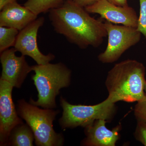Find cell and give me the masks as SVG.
I'll use <instances>...</instances> for the list:
<instances>
[{
	"label": "cell",
	"mask_w": 146,
	"mask_h": 146,
	"mask_svg": "<svg viewBox=\"0 0 146 146\" xmlns=\"http://www.w3.org/2000/svg\"><path fill=\"white\" fill-rule=\"evenodd\" d=\"M19 0H0V10H1L7 5L17 2Z\"/></svg>",
	"instance_id": "cell-21"
},
{
	"label": "cell",
	"mask_w": 146,
	"mask_h": 146,
	"mask_svg": "<svg viewBox=\"0 0 146 146\" xmlns=\"http://www.w3.org/2000/svg\"><path fill=\"white\" fill-rule=\"evenodd\" d=\"M145 96H146V82L145 84Z\"/></svg>",
	"instance_id": "cell-22"
},
{
	"label": "cell",
	"mask_w": 146,
	"mask_h": 146,
	"mask_svg": "<svg viewBox=\"0 0 146 146\" xmlns=\"http://www.w3.org/2000/svg\"><path fill=\"white\" fill-rule=\"evenodd\" d=\"M134 115L137 121L146 122V96L137 102L134 109Z\"/></svg>",
	"instance_id": "cell-17"
},
{
	"label": "cell",
	"mask_w": 146,
	"mask_h": 146,
	"mask_svg": "<svg viewBox=\"0 0 146 146\" xmlns=\"http://www.w3.org/2000/svg\"><path fill=\"white\" fill-rule=\"evenodd\" d=\"M45 21L43 16L39 17L20 31L13 46L16 52L31 58L38 65L48 64L55 58L52 53L44 54L38 47L37 35L39 28L43 26Z\"/></svg>",
	"instance_id": "cell-7"
},
{
	"label": "cell",
	"mask_w": 146,
	"mask_h": 146,
	"mask_svg": "<svg viewBox=\"0 0 146 146\" xmlns=\"http://www.w3.org/2000/svg\"><path fill=\"white\" fill-rule=\"evenodd\" d=\"M19 31L14 28L0 27V52L14 46Z\"/></svg>",
	"instance_id": "cell-15"
},
{
	"label": "cell",
	"mask_w": 146,
	"mask_h": 146,
	"mask_svg": "<svg viewBox=\"0 0 146 146\" xmlns=\"http://www.w3.org/2000/svg\"><path fill=\"white\" fill-rule=\"evenodd\" d=\"M112 4L119 6L124 7L128 6L127 0H106Z\"/></svg>",
	"instance_id": "cell-20"
},
{
	"label": "cell",
	"mask_w": 146,
	"mask_h": 146,
	"mask_svg": "<svg viewBox=\"0 0 146 146\" xmlns=\"http://www.w3.org/2000/svg\"><path fill=\"white\" fill-rule=\"evenodd\" d=\"M140 15L138 17L137 30L146 39V0H139Z\"/></svg>",
	"instance_id": "cell-16"
},
{
	"label": "cell",
	"mask_w": 146,
	"mask_h": 146,
	"mask_svg": "<svg viewBox=\"0 0 146 146\" xmlns=\"http://www.w3.org/2000/svg\"><path fill=\"white\" fill-rule=\"evenodd\" d=\"M13 87L5 80L0 79V146L7 145L9 137L14 127L23 123L13 103Z\"/></svg>",
	"instance_id": "cell-8"
},
{
	"label": "cell",
	"mask_w": 146,
	"mask_h": 146,
	"mask_svg": "<svg viewBox=\"0 0 146 146\" xmlns=\"http://www.w3.org/2000/svg\"><path fill=\"white\" fill-rule=\"evenodd\" d=\"M115 104L108 97L103 102L95 105H73L61 96L60 104L63 112L58 120L59 125L64 129L79 126L85 128L98 119L109 121L116 114L117 108Z\"/></svg>",
	"instance_id": "cell-5"
},
{
	"label": "cell",
	"mask_w": 146,
	"mask_h": 146,
	"mask_svg": "<svg viewBox=\"0 0 146 146\" xmlns=\"http://www.w3.org/2000/svg\"><path fill=\"white\" fill-rule=\"evenodd\" d=\"M66 0H27L24 5L37 15L46 13L63 4Z\"/></svg>",
	"instance_id": "cell-14"
},
{
	"label": "cell",
	"mask_w": 146,
	"mask_h": 146,
	"mask_svg": "<svg viewBox=\"0 0 146 146\" xmlns=\"http://www.w3.org/2000/svg\"><path fill=\"white\" fill-rule=\"evenodd\" d=\"M38 18V16L17 2L5 6L0 12V27L22 30Z\"/></svg>",
	"instance_id": "cell-12"
},
{
	"label": "cell",
	"mask_w": 146,
	"mask_h": 146,
	"mask_svg": "<svg viewBox=\"0 0 146 146\" xmlns=\"http://www.w3.org/2000/svg\"><path fill=\"white\" fill-rule=\"evenodd\" d=\"M48 16L56 32L80 48L99 46L107 36L104 23L91 17L72 0L50 10Z\"/></svg>",
	"instance_id": "cell-1"
},
{
	"label": "cell",
	"mask_w": 146,
	"mask_h": 146,
	"mask_svg": "<svg viewBox=\"0 0 146 146\" xmlns=\"http://www.w3.org/2000/svg\"><path fill=\"white\" fill-rule=\"evenodd\" d=\"M35 74L32 79L38 92L37 100L31 98L32 104L46 109L56 108V98L60 89L71 83L72 71L64 63H48L32 66Z\"/></svg>",
	"instance_id": "cell-3"
},
{
	"label": "cell",
	"mask_w": 146,
	"mask_h": 146,
	"mask_svg": "<svg viewBox=\"0 0 146 146\" xmlns=\"http://www.w3.org/2000/svg\"><path fill=\"white\" fill-rule=\"evenodd\" d=\"M18 115L31 129L37 146H61L64 145V136L56 132L53 122L59 113V110L40 108L25 100L17 102Z\"/></svg>",
	"instance_id": "cell-4"
},
{
	"label": "cell",
	"mask_w": 146,
	"mask_h": 146,
	"mask_svg": "<svg viewBox=\"0 0 146 146\" xmlns=\"http://www.w3.org/2000/svg\"><path fill=\"white\" fill-rule=\"evenodd\" d=\"M89 13H96L113 24H121L126 26L137 28L138 17L136 11L128 5L119 6L106 0H98L92 5L86 7Z\"/></svg>",
	"instance_id": "cell-10"
},
{
	"label": "cell",
	"mask_w": 146,
	"mask_h": 146,
	"mask_svg": "<svg viewBox=\"0 0 146 146\" xmlns=\"http://www.w3.org/2000/svg\"><path fill=\"white\" fill-rule=\"evenodd\" d=\"M34 134L27 123L20 124L11 130L7 146H33Z\"/></svg>",
	"instance_id": "cell-13"
},
{
	"label": "cell",
	"mask_w": 146,
	"mask_h": 146,
	"mask_svg": "<svg viewBox=\"0 0 146 146\" xmlns=\"http://www.w3.org/2000/svg\"><path fill=\"white\" fill-rule=\"evenodd\" d=\"M134 136L137 141L146 146V122L137 121Z\"/></svg>",
	"instance_id": "cell-18"
},
{
	"label": "cell",
	"mask_w": 146,
	"mask_h": 146,
	"mask_svg": "<svg viewBox=\"0 0 146 146\" xmlns=\"http://www.w3.org/2000/svg\"><path fill=\"white\" fill-rule=\"evenodd\" d=\"M107 121L96 120L91 125L84 128L86 137L81 142L82 146H115L119 139L121 125L108 129L106 126Z\"/></svg>",
	"instance_id": "cell-11"
},
{
	"label": "cell",
	"mask_w": 146,
	"mask_h": 146,
	"mask_svg": "<svg viewBox=\"0 0 146 146\" xmlns=\"http://www.w3.org/2000/svg\"><path fill=\"white\" fill-rule=\"evenodd\" d=\"M74 2L82 7L85 8L86 7L92 5L98 0H72Z\"/></svg>",
	"instance_id": "cell-19"
},
{
	"label": "cell",
	"mask_w": 146,
	"mask_h": 146,
	"mask_svg": "<svg viewBox=\"0 0 146 146\" xmlns=\"http://www.w3.org/2000/svg\"><path fill=\"white\" fill-rule=\"evenodd\" d=\"M14 48H9L1 53L0 60L2 66L0 79L10 83L13 87L21 88L28 75L33 71L26 60L25 56H17Z\"/></svg>",
	"instance_id": "cell-9"
},
{
	"label": "cell",
	"mask_w": 146,
	"mask_h": 146,
	"mask_svg": "<svg viewBox=\"0 0 146 146\" xmlns=\"http://www.w3.org/2000/svg\"><path fill=\"white\" fill-rule=\"evenodd\" d=\"M105 26L107 33L108 42L103 52L98 56L103 63H111L117 61L127 50L138 44L141 33L137 28L119 26L106 21Z\"/></svg>",
	"instance_id": "cell-6"
},
{
	"label": "cell",
	"mask_w": 146,
	"mask_h": 146,
	"mask_svg": "<svg viewBox=\"0 0 146 146\" xmlns=\"http://www.w3.org/2000/svg\"><path fill=\"white\" fill-rule=\"evenodd\" d=\"M145 67L137 60L127 59L115 64L106 80L108 97L115 103L142 100L145 96Z\"/></svg>",
	"instance_id": "cell-2"
}]
</instances>
